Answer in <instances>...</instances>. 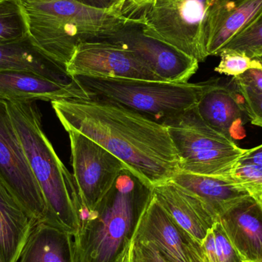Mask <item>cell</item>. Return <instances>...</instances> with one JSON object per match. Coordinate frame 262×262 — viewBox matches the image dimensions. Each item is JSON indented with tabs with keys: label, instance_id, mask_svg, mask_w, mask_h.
Instances as JSON below:
<instances>
[{
	"label": "cell",
	"instance_id": "obj_20",
	"mask_svg": "<svg viewBox=\"0 0 262 262\" xmlns=\"http://www.w3.org/2000/svg\"><path fill=\"white\" fill-rule=\"evenodd\" d=\"M36 223L0 183V256L18 262Z\"/></svg>",
	"mask_w": 262,
	"mask_h": 262
},
{
	"label": "cell",
	"instance_id": "obj_6",
	"mask_svg": "<svg viewBox=\"0 0 262 262\" xmlns=\"http://www.w3.org/2000/svg\"><path fill=\"white\" fill-rule=\"evenodd\" d=\"M177 151L180 172L212 177H231L247 149L211 128L195 107L166 124Z\"/></svg>",
	"mask_w": 262,
	"mask_h": 262
},
{
	"label": "cell",
	"instance_id": "obj_22",
	"mask_svg": "<svg viewBox=\"0 0 262 262\" xmlns=\"http://www.w3.org/2000/svg\"><path fill=\"white\" fill-rule=\"evenodd\" d=\"M29 36L27 18L21 0H0V43Z\"/></svg>",
	"mask_w": 262,
	"mask_h": 262
},
{
	"label": "cell",
	"instance_id": "obj_25",
	"mask_svg": "<svg viewBox=\"0 0 262 262\" xmlns=\"http://www.w3.org/2000/svg\"><path fill=\"white\" fill-rule=\"evenodd\" d=\"M231 177L252 196L262 197V166L238 161L231 172Z\"/></svg>",
	"mask_w": 262,
	"mask_h": 262
},
{
	"label": "cell",
	"instance_id": "obj_11",
	"mask_svg": "<svg viewBox=\"0 0 262 262\" xmlns=\"http://www.w3.org/2000/svg\"><path fill=\"white\" fill-rule=\"evenodd\" d=\"M134 238L152 243L166 262H206L202 245L171 219L154 195Z\"/></svg>",
	"mask_w": 262,
	"mask_h": 262
},
{
	"label": "cell",
	"instance_id": "obj_21",
	"mask_svg": "<svg viewBox=\"0 0 262 262\" xmlns=\"http://www.w3.org/2000/svg\"><path fill=\"white\" fill-rule=\"evenodd\" d=\"M72 235L46 223L34 226L18 262H75Z\"/></svg>",
	"mask_w": 262,
	"mask_h": 262
},
{
	"label": "cell",
	"instance_id": "obj_5",
	"mask_svg": "<svg viewBox=\"0 0 262 262\" xmlns=\"http://www.w3.org/2000/svg\"><path fill=\"white\" fill-rule=\"evenodd\" d=\"M92 99L110 101L166 126L196 107L212 82L75 77Z\"/></svg>",
	"mask_w": 262,
	"mask_h": 262
},
{
	"label": "cell",
	"instance_id": "obj_13",
	"mask_svg": "<svg viewBox=\"0 0 262 262\" xmlns=\"http://www.w3.org/2000/svg\"><path fill=\"white\" fill-rule=\"evenodd\" d=\"M152 195L171 219L200 244L219 220L205 202L172 180L156 186Z\"/></svg>",
	"mask_w": 262,
	"mask_h": 262
},
{
	"label": "cell",
	"instance_id": "obj_14",
	"mask_svg": "<svg viewBox=\"0 0 262 262\" xmlns=\"http://www.w3.org/2000/svg\"><path fill=\"white\" fill-rule=\"evenodd\" d=\"M91 99L87 92L75 81L64 84L33 72L0 71V99L7 102L55 101Z\"/></svg>",
	"mask_w": 262,
	"mask_h": 262
},
{
	"label": "cell",
	"instance_id": "obj_33",
	"mask_svg": "<svg viewBox=\"0 0 262 262\" xmlns=\"http://www.w3.org/2000/svg\"><path fill=\"white\" fill-rule=\"evenodd\" d=\"M119 262H135L134 256V239L124 252Z\"/></svg>",
	"mask_w": 262,
	"mask_h": 262
},
{
	"label": "cell",
	"instance_id": "obj_18",
	"mask_svg": "<svg viewBox=\"0 0 262 262\" xmlns=\"http://www.w3.org/2000/svg\"><path fill=\"white\" fill-rule=\"evenodd\" d=\"M0 71H26L61 84L75 82L64 68L45 55L30 37L12 42L0 43Z\"/></svg>",
	"mask_w": 262,
	"mask_h": 262
},
{
	"label": "cell",
	"instance_id": "obj_15",
	"mask_svg": "<svg viewBox=\"0 0 262 262\" xmlns=\"http://www.w3.org/2000/svg\"><path fill=\"white\" fill-rule=\"evenodd\" d=\"M244 262H262V200L249 195L219 218Z\"/></svg>",
	"mask_w": 262,
	"mask_h": 262
},
{
	"label": "cell",
	"instance_id": "obj_32",
	"mask_svg": "<svg viewBox=\"0 0 262 262\" xmlns=\"http://www.w3.org/2000/svg\"><path fill=\"white\" fill-rule=\"evenodd\" d=\"M238 162L254 163L262 166V144L252 149H247L246 154L239 159Z\"/></svg>",
	"mask_w": 262,
	"mask_h": 262
},
{
	"label": "cell",
	"instance_id": "obj_17",
	"mask_svg": "<svg viewBox=\"0 0 262 262\" xmlns=\"http://www.w3.org/2000/svg\"><path fill=\"white\" fill-rule=\"evenodd\" d=\"M195 110L211 128L232 140L239 136L238 132L242 125L244 107L236 91L220 84V79H212Z\"/></svg>",
	"mask_w": 262,
	"mask_h": 262
},
{
	"label": "cell",
	"instance_id": "obj_28",
	"mask_svg": "<svg viewBox=\"0 0 262 262\" xmlns=\"http://www.w3.org/2000/svg\"><path fill=\"white\" fill-rule=\"evenodd\" d=\"M134 255L135 262H166L152 243L135 238H134Z\"/></svg>",
	"mask_w": 262,
	"mask_h": 262
},
{
	"label": "cell",
	"instance_id": "obj_27",
	"mask_svg": "<svg viewBox=\"0 0 262 262\" xmlns=\"http://www.w3.org/2000/svg\"><path fill=\"white\" fill-rule=\"evenodd\" d=\"M212 231L215 237L217 262H244L219 220L212 227Z\"/></svg>",
	"mask_w": 262,
	"mask_h": 262
},
{
	"label": "cell",
	"instance_id": "obj_29",
	"mask_svg": "<svg viewBox=\"0 0 262 262\" xmlns=\"http://www.w3.org/2000/svg\"><path fill=\"white\" fill-rule=\"evenodd\" d=\"M155 0H120L123 12L131 16H135L134 13L142 11L150 6Z\"/></svg>",
	"mask_w": 262,
	"mask_h": 262
},
{
	"label": "cell",
	"instance_id": "obj_19",
	"mask_svg": "<svg viewBox=\"0 0 262 262\" xmlns=\"http://www.w3.org/2000/svg\"><path fill=\"white\" fill-rule=\"evenodd\" d=\"M174 183L201 199L220 218L250 193L232 177H212L179 172Z\"/></svg>",
	"mask_w": 262,
	"mask_h": 262
},
{
	"label": "cell",
	"instance_id": "obj_31",
	"mask_svg": "<svg viewBox=\"0 0 262 262\" xmlns=\"http://www.w3.org/2000/svg\"><path fill=\"white\" fill-rule=\"evenodd\" d=\"M78 1L86 5V6L97 8V9H119V10H121L123 12L120 0H78Z\"/></svg>",
	"mask_w": 262,
	"mask_h": 262
},
{
	"label": "cell",
	"instance_id": "obj_26",
	"mask_svg": "<svg viewBox=\"0 0 262 262\" xmlns=\"http://www.w3.org/2000/svg\"><path fill=\"white\" fill-rule=\"evenodd\" d=\"M236 92L241 95L244 102L245 112L254 125L262 127V92L242 82L237 78H232Z\"/></svg>",
	"mask_w": 262,
	"mask_h": 262
},
{
	"label": "cell",
	"instance_id": "obj_38",
	"mask_svg": "<svg viewBox=\"0 0 262 262\" xmlns=\"http://www.w3.org/2000/svg\"><path fill=\"white\" fill-rule=\"evenodd\" d=\"M261 200H262V197H261Z\"/></svg>",
	"mask_w": 262,
	"mask_h": 262
},
{
	"label": "cell",
	"instance_id": "obj_1",
	"mask_svg": "<svg viewBox=\"0 0 262 262\" xmlns=\"http://www.w3.org/2000/svg\"><path fill=\"white\" fill-rule=\"evenodd\" d=\"M52 106L66 131H78L101 145L152 189L180 172L166 126L101 100H59Z\"/></svg>",
	"mask_w": 262,
	"mask_h": 262
},
{
	"label": "cell",
	"instance_id": "obj_34",
	"mask_svg": "<svg viewBox=\"0 0 262 262\" xmlns=\"http://www.w3.org/2000/svg\"><path fill=\"white\" fill-rule=\"evenodd\" d=\"M23 3H26V2H35V1H46V0H21Z\"/></svg>",
	"mask_w": 262,
	"mask_h": 262
},
{
	"label": "cell",
	"instance_id": "obj_12",
	"mask_svg": "<svg viewBox=\"0 0 262 262\" xmlns=\"http://www.w3.org/2000/svg\"><path fill=\"white\" fill-rule=\"evenodd\" d=\"M140 26L129 28L107 39L135 52L160 81L188 82L198 70L200 62L172 46L143 33Z\"/></svg>",
	"mask_w": 262,
	"mask_h": 262
},
{
	"label": "cell",
	"instance_id": "obj_10",
	"mask_svg": "<svg viewBox=\"0 0 262 262\" xmlns=\"http://www.w3.org/2000/svg\"><path fill=\"white\" fill-rule=\"evenodd\" d=\"M66 72L72 78L160 81L135 52L111 39L90 40L78 45L66 66Z\"/></svg>",
	"mask_w": 262,
	"mask_h": 262
},
{
	"label": "cell",
	"instance_id": "obj_3",
	"mask_svg": "<svg viewBox=\"0 0 262 262\" xmlns=\"http://www.w3.org/2000/svg\"><path fill=\"white\" fill-rule=\"evenodd\" d=\"M152 188L125 168L75 235V262H119L132 243Z\"/></svg>",
	"mask_w": 262,
	"mask_h": 262
},
{
	"label": "cell",
	"instance_id": "obj_4",
	"mask_svg": "<svg viewBox=\"0 0 262 262\" xmlns=\"http://www.w3.org/2000/svg\"><path fill=\"white\" fill-rule=\"evenodd\" d=\"M7 106L31 170L46 202V224L75 236L83 211L73 175L45 134L41 114L35 101L7 102Z\"/></svg>",
	"mask_w": 262,
	"mask_h": 262
},
{
	"label": "cell",
	"instance_id": "obj_39",
	"mask_svg": "<svg viewBox=\"0 0 262 262\" xmlns=\"http://www.w3.org/2000/svg\"><path fill=\"white\" fill-rule=\"evenodd\" d=\"M134 260H135V259H134Z\"/></svg>",
	"mask_w": 262,
	"mask_h": 262
},
{
	"label": "cell",
	"instance_id": "obj_2",
	"mask_svg": "<svg viewBox=\"0 0 262 262\" xmlns=\"http://www.w3.org/2000/svg\"><path fill=\"white\" fill-rule=\"evenodd\" d=\"M23 6L31 39L66 70L78 45L112 38L142 24L140 16H131L119 9L91 7L78 0L26 2Z\"/></svg>",
	"mask_w": 262,
	"mask_h": 262
},
{
	"label": "cell",
	"instance_id": "obj_24",
	"mask_svg": "<svg viewBox=\"0 0 262 262\" xmlns=\"http://www.w3.org/2000/svg\"><path fill=\"white\" fill-rule=\"evenodd\" d=\"M220 64L215 68V72L233 78L243 75L252 69H261L262 61L249 58L246 54L236 51L223 49L220 52Z\"/></svg>",
	"mask_w": 262,
	"mask_h": 262
},
{
	"label": "cell",
	"instance_id": "obj_23",
	"mask_svg": "<svg viewBox=\"0 0 262 262\" xmlns=\"http://www.w3.org/2000/svg\"><path fill=\"white\" fill-rule=\"evenodd\" d=\"M223 49L236 51L246 54L249 58L258 59L262 55V12L222 50Z\"/></svg>",
	"mask_w": 262,
	"mask_h": 262
},
{
	"label": "cell",
	"instance_id": "obj_8",
	"mask_svg": "<svg viewBox=\"0 0 262 262\" xmlns=\"http://www.w3.org/2000/svg\"><path fill=\"white\" fill-rule=\"evenodd\" d=\"M0 183L31 219L47 223L48 211L26 152L12 124L7 102L0 99Z\"/></svg>",
	"mask_w": 262,
	"mask_h": 262
},
{
	"label": "cell",
	"instance_id": "obj_36",
	"mask_svg": "<svg viewBox=\"0 0 262 262\" xmlns=\"http://www.w3.org/2000/svg\"><path fill=\"white\" fill-rule=\"evenodd\" d=\"M258 60H260V61H262V55L261 57H260L259 58H258Z\"/></svg>",
	"mask_w": 262,
	"mask_h": 262
},
{
	"label": "cell",
	"instance_id": "obj_7",
	"mask_svg": "<svg viewBox=\"0 0 262 262\" xmlns=\"http://www.w3.org/2000/svg\"><path fill=\"white\" fill-rule=\"evenodd\" d=\"M216 0H155L140 15L142 32L199 62L207 58L208 23Z\"/></svg>",
	"mask_w": 262,
	"mask_h": 262
},
{
	"label": "cell",
	"instance_id": "obj_30",
	"mask_svg": "<svg viewBox=\"0 0 262 262\" xmlns=\"http://www.w3.org/2000/svg\"><path fill=\"white\" fill-rule=\"evenodd\" d=\"M235 78L262 92V68L250 69Z\"/></svg>",
	"mask_w": 262,
	"mask_h": 262
},
{
	"label": "cell",
	"instance_id": "obj_35",
	"mask_svg": "<svg viewBox=\"0 0 262 262\" xmlns=\"http://www.w3.org/2000/svg\"><path fill=\"white\" fill-rule=\"evenodd\" d=\"M220 1L230 2V3H237V2L241 1V0H220Z\"/></svg>",
	"mask_w": 262,
	"mask_h": 262
},
{
	"label": "cell",
	"instance_id": "obj_37",
	"mask_svg": "<svg viewBox=\"0 0 262 262\" xmlns=\"http://www.w3.org/2000/svg\"><path fill=\"white\" fill-rule=\"evenodd\" d=\"M0 262H3V259H2L1 256H0Z\"/></svg>",
	"mask_w": 262,
	"mask_h": 262
},
{
	"label": "cell",
	"instance_id": "obj_16",
	"mask_svg": "<svg viewBox=\"0 0 262 262\" xmlns=\"http://www.w3.org/2000/svg\"><path fill=\"white\" fill-rule=\"evenodd\" d=\"M261 12L262 0H241L237 3L216 0L208 23V57L220 55L223 48Z\"/></svg>",
	"mask_w": 262,
	"mask_h": 262
},
{
	"label": "cell",
	"instance_id": "obj_9",
	"mask_svg": "<svg viewBox=\"0 0 262 262\" xmlns=\"http://www.w3.org/2000/svg\"><path fill=\"white\" fill-rule=\"evenodd\" d=\"M67 132L73 177L82 207L81 221L95 210L127 167L118 157L87 136L74 130Z\"/></svg>",
	"mask_w": 262,
	"mask_h": 262
}]
</instances>
